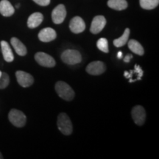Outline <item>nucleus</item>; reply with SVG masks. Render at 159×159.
<instances>
[{
	"label": "nucleus",
	"instance_id": "obj_1",
	"mask_svg": "<svg viewBox=\"0 0 159 159\" xmlns=\"http://www.w3.org/2000/svg\"><path fill=\"white\" fill-rule=\"evenodd\" d=\"M55 91L61 99L66 101H71L75 97V91L69 85L63 81H58L55 84Z\"/></svg>",
	"mask_w": 159,
	"mask_h": 159
},
{
	"label": "nucleus",
	"instance_id": "obj_2",
	"mask_svg": "<svg viewBox=\"0 0 159 159\" xmlns=\"http://www.w3.org/2000/svg\"><path fill=\"white\" fill-rule=\"evenodd\" d=\"M57 125L59 130L63 135L69 136L72 133V123H71V119H69L68 115L65 114V113H61V114H59L58 117H57Z\"/></svg>",
	"mask_w": 159,
	"mask_h": 159
},
{
	"label": "nucleus",
	"instance_id": "obj_3",
	"mask_svg": "<svg viewBox=\"0 0 159 159\" xmlns=\"http://www.w3.org/2000/svg\"><path fill=\"white\" fill-rule=\"evenodd\" d=\"M61 60L63 62L68 65H75L82 61V56L80 52L75 49H67L61 55Z\"/></svg>",
	"mask_w": 159,
	"mask_h": 159
},
{
	"label": "nucleus",
	"instance_id": "obj_4",
	"mask_svg": "<svg viewBox=\"0 0 159 159\" xmlns=\"http://www.w3.org/2000/svg\"><path fill=\"white\" fill-rule=\"evenodd\" d=\"M9 121L17 128H22L26 124L27 117L22 111L17 109H11L8 114Z\"/></svg>",
	"mask_w": 159,
	"mask_h": 159
},
{
	"label": "nucleus",
	"instance_id": "obj_5",
	"mask_svg": "<svg viewBox=\"0 0 159 159\" xmlns=\"http://www.w3.org/2000/svg\"><path fill=\"white\" fill-rule=\"evenodd\" d=\"M35 60L41 66L52 68L55 66V59L45 52H37L35 55Z\"/></svg>",
	"mask_w": 159,
	"mask_h": 159
},
{
	"label": "nucleus",
	"instance_id": "obj_6",
	"mask_svg": "<svg viewBox=\"0 0 159 159\" xmlns=\"http://www.w3.org/2000/svg\"><path fill=\"white\" fill-rule=\"evenodd\" d=\"M132 118L134 119V122L139 126H142L145 122L146 119V112L144 108L141 105H136L133 108L131 111Z\"/></svg>",
	"mask_w": 159,
	"mask_h": 159
},
{
	"label": "nucleus",
	"instance_id": "obj_7",
	"mask_svg": "<svg viewBox=\"0 0 159 159\" xmlns=\"http://www.w3.org/2000/svg\"><path fill=\"white\" fill-rule=\"evenodd\" d=\"M66 16V10L65 6L62 4L57 5L52 12V19L55 25L63 23Z\"/></svg>",
	"mask_w": 159,
	"mask_h": 159
},
{
	"label": "nucleus",
	"instance_id": "obj_8",
	"mask_svg": "<svg viewBox=\"0 0 159 159\" xmlns=\"http://www.w3.org/2000/svg\"><path fill=\"white\" fill-rule=\"evenodd\" d=\"M87 72L91 75H100L106 70V66L102 61H93L87 66Z\"/></svg>",
	"mask_w": 159,
	"mask_h": 159
},
{
	"label": "nucleus",
	"instance_id": "obj_9",
	"mask_svg": "<svg viewBox=\"0 0 159 159\" xmlns=\"http://www.w3.org/2000/svg\"><path fill=\"white\" fill-rule=\"evenodd\" d=\"M16 77L17 81L19 84L24 88L30 87L34 83V78L29 73L25 72L23 71H17L16 72Z\"/></svg>",
	"mask_w": 159,
	"mask_h": 159
},
{
	"label": "nucleus",
	"instance_id": "obj_10",
	"mask_svg": "<svg viewBox=\"0 0 159 159\" xmlns=\"http://www.w3.org/2000/svg\"><path fill=\"white\" fill-rule=\"evenodd\" d=\"M106 25V19L103 16H97L93 19L91 22L90 31L93 34H98L104 29Z\"/></svg>",
	"mask_w": 159,
	"mask_h": 159
},
{
	"label": "nucleus",
	"instance_id": "obj_11",
	"mask_svg": "<svg viewBox=\"0 0 159 159\" xmlns=\"http://www.w3.org/2000/svg\"><path fill=\"white\" fill-rule=\"evenodd\" d=\"M69 28L75 34L83 33L85 29V24L83 19L80 16H75L71 19L69 23Z\"/></svg>",
	"mask_w": 159,
	"mask_h": 159
},
{
	"label": "nucleus",
	"instance_id": "obj_12",
	"mask_svg": "<svg viewBox=\"0 0 159 159\" xmlns=\"http://www.w3.org/2000/svg\"><path fill=\"white\" fill-rule=\"evenodd\" d=\"M38 37L42 42H50L56 39L57 33L54 29L51 27H46L39 32Z\"/></svg>",
	"mask_w": 159,
	"mask_h": 159
},
{
	"label": "nucleus",
	"instance_id": "obj_13",
	"mask_svg": "<svg viewBox=\"0 0 159 159\" xmlns=\"http://www.w3.org/2000/svg\"><path fill=\"white\" fill-rule=\"evenodd\" d=\"M15 12V9L13 6L11 5L7 0H2L0 2V13L5 17L11 16L13 15Z\"/></svg>",
	"mask_w": 159,
	"mask_h": 159
},
{
	"label": "nucleus",
	"instance_id": "obj_14",
	"mask_svg": "<svg viewBox=\"0 0 159 159\" xmlns=\"http://www.w3.org/2000/svg\"><path fill=\"white\" fill-rule=\"evenodd\" d=\"M43 20V16L42 13L36 12V13H33L29 16L28 20H27V26L30 29L35 28L42 23Z\"/></svg>",
	"mask_w": 159,
	"mask_h": 159
},
{
	"label": "nucleus",
	"instance_id": "obj_15",
	"mask_svg": "<svg viewBox=\"0 0 159 159\" xmlns=\"http://www.w3.org/2000/svg\"><path fill=\"white\" fill-rule=\"evenodd\" d=\"M11 43L18 55L20 56H25L27 55V48H26L25 45L19 39H18L16 37L12 38L11 39Z\"/></svg>",
	"mask_w": 159,
	"mask_h": 159
},
{
	"label": "nucleus",
	"instance_id": "obj_16",
	"mask_svg": "<svg viewBox=\"0 0 159 159\" xmlns=\"http://www.w3.org/2000/svg\"><path fill=\"white\" fill-rule=\"evenodd\" d=\"M1 48L2 52L3 57L5 61L11 63L14 60V55H13V52L11 50V47L8 43L5 41H1Z\"/></svg>",
	"mask_w": 159,
	"mask_h": 159
},
{
	"label": "nucleus",
	"instance_id": "obj_17",
	"mask_svg": "<svg viewBox=\"0 0 159 159\" xmlns=\"http://www.w3.org/2000/svg\"><path fill=\"white\" fill-rule=\"evenodd\" d=\"M108 6L116 11H123L128 7V4L126 0H108Z\"/></svg>",
	"mask_w": 159,
	"mask_h": 159
},
{
	"label": "nucleus",
	"instance_id": "obj_18",
	"mask_svg": "<svg viewBox=\"0 0 159 159\" xmlns=\"http://www.w3.org/2000/svg\"><path fill=\"white\" fill-rule=\"evenodd\" d=\"M128 47L133 52L139 55H143L144 54V49L141 43L136 40L131 39L128 41Z\"/></svg>",
	"mask_w": 159,
	"mask_h": 159
},
{
	"label": "nucleus",
	"instance_id": "obj_19",
	"mask_svg": "<svg viewBox=\"0 0 159 159\" xmlns=\"http://www.w3.org/2000/svg\"><path fill=\"white\" fill-rule=\"evenodd\" d=\"M130 29L129 28H126L125 30L124 33L121 37H119V39H115L114 41V44L116 47H123L126 44L127 42H128V39H129V35H130Z\"/></svg>",
	"mask_w": 159,
	"mask_h": 159
},
{
	"label": "nucleus",
	"instance_id": "obj_20",
	"mask_svg": "<svg viewBox=\"0 0 159 159\" xmlns=\"http://www.w3.org/2000/svg\"><path fill=\"white\" fill-rule=\"evenodd\" d=\"M140 6L144 10L156 8L159 4V0H139Z\"/></svg>",
	"mask_w": 159,
	"mask_h": 159
},
{
	"label": "nucleus",
	"instance_id": "obj_21",
	"mask_svg": "<svg viewBox=\"0 0 159 159\" xmlns=\"http://www.w3.org/2000/svg\"><path fill=\"white\" fill-rule=\"evenodd\" d=\"M97 47L99 50L105 53H108V41L105 38H101L97 42Z\"/></svg>",
	"mask_w": 159,
	"mask_h": 159
},
{
	"label": "nucleus",
	"instance_id": "obj_22",
	"mask_svg": "<svg viewBox=\"0 0 159 159\" xmlns=\"http://www.w3.org/2000/svg\"><path fill=\"white\" fill-rule=\"evenodd\" d=\"M10 78L8 75L5 72H2V75L0 77V89H4L9 85Z\"/></svg>",
	"mask_w": 159,
	"mask_h": 159
},
{
	"label": "nucleus",
	"instance_id": "obj_23",
	"mask_svg": "<svg viewBox=\"0 0 159 159\" xmlns=\"http://www.w3.org/2000/svg\"><path fill=\"white\" fill-rule=\"evenodd\" d=\"M40 6H47L50 4V0H33Z\"/></svg>",
	"mask_w": 159,
	"mask_h": 159
},
{
	"label": "nucleus",
	"instance_id": "obj_24",
	"mask_svg": "<svg viewBox=\"0 0 159 159\" xmlns=\"http://www.w3.org/2000/svg\"><path fill=\"white\" fill-rule=\"evenodd\" d=\"M133 57V56L131 55H127L126 57H125V59H124V61L125 63H129L130 62V60Z\"/></svg>",
	"mask_w": 159,
	"mask_h": 159
},
{
	"label": "nucleus",
	"instance_id": "obj_25",
	"mask_svg": "<svg viewBox=\"0 0 159 159\" xmlns=\"http://www.w3.org/2000/svg\"><path fill=\"white\" fill-rule=\"evenodd\" d=\"M117 57H118L119 59H121L122 57V52H119L118 54H117Z\"/></svg>",
	"mask_w": 159,
	"mask_h": 159
},
{
	"label": "nucleus",
	"instance_id": "obj_26",
	"mask_svg": "<svg viewBox=\"0 0 159 159\" xmlns=\"http://www.w3.org/2000/svg\"><path fill=\"white\" fill-rule=\"evenodd\" d=\"M2 158H3V156H2V155L1 152H0V159H2Z\"/></svg>",
	"mask_w": 159,
	"mask_h": 159
},
{
	"label": "nucleus",
	"instance_id": "obj_27",
	"mask_svg": "<svg viewBox=\"0 0 159 159\" xmlns=\"http://www.w3.org/2000/svg\"><path fill=\"white\" fill-rule=\"evenodd\" d=\"M2 71H0V77H1V76H2Z\"/></svg>",
	"mask_w": 159,
	"mask_h": 159
},
{
	"label": "nucleus",
	"instance_id": "obj_28",
	"mask_svg": "<svg viewBox=\"0 0 159 159\" xmlns=\"http://www.w3.org/2000/svg\"><path fill=\"white\" fill-rule=\"evenodd\" d=\"M19 6H20V5H19V4H18V5H16V7H17V8H18V7H19Z\"/></svg>",
	"mask_w": 159,
	"mask_h": 159
}]
</instances>
